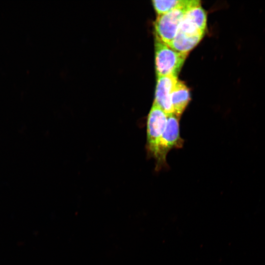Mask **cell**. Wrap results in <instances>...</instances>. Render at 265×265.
I'll return each instance as SVG.
<instances>
[{
	"instance_id": "cell-1",
	"label": "cell",
	"mask_w": 265,
	"mask_h": 265,
	"mask_svg": "<svg viewBox=\"0 0 265 265\" xmlns=\"http://www.w3.org/2000/svg\"><path fill=\"white\" fill-rule=\"evenodd\" d=\"M187 54L174 50L156 36L155 65L158 76H177Z\"/></svg>"
},
{
	"instance_id": "cell-2",
	"label": "cell",
	"mask_w": 265,
	"mask_h": 265,
	"mask_svg": "<svg viewBox=\"0 0 265 265\" xmlns=\"http://www.w3.org/2000/svg\"><path fill=\"white\" fill-rule=\"evenodd\" d=\"M167 115L157 105L153 103L146 122V148L149 157L158 159L160 143L165 130Z\"/></svg>"
},
{
	"instance_id": "cell-3",
	"label": "cell",
	"mask_w": 265,
	"mask_h": 265,
	"mask_svg": "<svg viewBox=\"0 0 265 265\" xmlns=\"http://www.w3.org/2000/svg\"><path fill=\"white\" fill-rule=\"evenodd\" d=\"M180 117L174 114L167 115L166 127L161 137L159 155L156 162V170L159 171L168 166L166 156L168 152L173 149L181 148L184 140L180 132Z\"/></svg>"
},
{
	"instance_id": "cell-4",
	"label": "cell",
	"mask_w": 265,
	"mask_h": 265,
	"mask_svg": "<svg viewBox=\"0 0 265 265\" xmlns=\"http://www.w3.org/2000/svg\"><path fill=\"white\" fill-rule=\"evenodd\" d=\"M187 10L177 8L159 15L154 24L156 36L166 44L170 43L176 36L181 20Z\"/></svg>"
},
{
	"instance_id": "cell-5",
	"label": "cell",
	"mask_w": 265,
	"mask_h": 265,
	"mask_svg": "<svg viewBox=\"0 0 265 265\" xmlns=\"http://www.w3.org/2000/svg\"><path fill=\"white\" fill-rule=\"evenodd\" d=\"M178 80L177 76H158L154 103L160 107L168 115L173 113L171 93Z\"/></svg>"
},
{
	"instance_id": "cell-6",
	"label": "cell",
	"mask_w": 265,
	"mask_h": 265,
	"mask_svg": "<svg viewBox=\"0 0 265 265\" xmlns=\"http://www.w3.org/2000/svg\"><path fill=\"white\" fill-rule=\"evenodd\" d=\"M190 100L189 91L183 82L177 80L171 93L173 113L181 117Z\"/></svg>"
},
{
	"instance_id": "cell-7",
	"label": "cell",
	"mask_w": 265,
	"mask_h": 265,
	"mask_svg": "<svg viewBox=\"0 0 265 265\" xmlns=\"http://www.w3.org/2000/svg\"><path fill=\"white\" fill-rule=\"evenodd\" d=\"M203 36L178 31L174 39L167 45L177 52L187 53L199 42Z\"/></svg>"
},
{
	"instance_id": "cell-8",
	"label": "cell",
	"mask_w": 265,
	"mask_h": 265,
	"mask_svg": "<svg viewBox=\"0 0 265 265\" xmlns=\"http://www.w3.org/2000/svg\"><path fill=\"white\" fill-rule=\"evenodd\" d=\"M152 2L159 15L164 14L177 8L188 9L200 5V1L197 0H154Z\"/></svg>"
},
{
	"instance_id": "cell-9",
	"label": "cell",
	"mask_w": 265,
	"mask_h": 265,
	"mask_svg": "<svg viewBox=\"0 0 265 265\" xmlns=\"http://www.w3.org/2000/svg\"><path fill=\"white\" fill-rule=\"evenodd\" d=\"M184 15L200 29L205 31L207 25V16L206 12L200 5L190 8L186 11Z\"/></svg>"
}]
</instances>
